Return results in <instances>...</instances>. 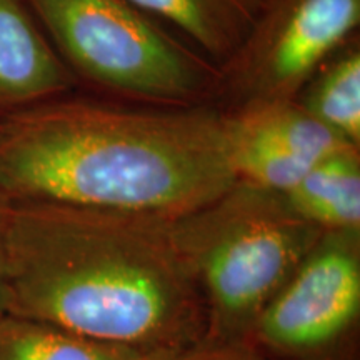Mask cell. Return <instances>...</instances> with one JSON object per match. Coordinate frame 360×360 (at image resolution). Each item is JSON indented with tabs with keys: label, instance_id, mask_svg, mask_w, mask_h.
I'll return each mask as SVG.
<instances>
[{
	"label": "cell",
	"instance_id": "5bb4252c",
	"mask_svg": "<svg viewBox=\"0 0 360 360\" xmlns=\"http://www.w3.org/2000/svg\"><path fill=\"white\" fill-rule=\"evenodd\" d=\"M13 202L0 191V315L6 314V274H7V238Z\"/></svg>",
	"mask_w": 360,
	"mask_h": 360
},
{
	"label": "cell",
	"instance_id": "277c9868",
	"mask_svg": "<svg viewBox=\"0 0 360 360\" xmlns=\"http://www.w3.org/2000/svg\"><path fill=\"white\" fill-rule=\"evenodd\" d=\"M77 84L152 107L217 103L220 69L130 0H25Z\"/></svg>",
	"mask_w": 360,
	"mask_h": 360
},
{
	"label": "cell",
	"instance_id": "30bf717a",
	"mask_svg": "<svg viewBox=\"0 0 360 360\" xmlns=\"http://www.w3.org/2000/svg\"><path fill=\"white\" fill-rule=\"evenodd\" d=\"M282 195L319 231H360V147L345 146L315 162Z\"/></svg>",
	"mask_w": 360,
	"mask_h": 360
},
{
	"label": "cell",
	"instance_id": "5b68a950",
	"mask_svg": "<svg viewBox=\"0 0 360 360\" xmlns=\"http://www.w3.org/2000/svg\"><path fill=\"white\" fill-rule=\"evenodd\" d=\"M247 344L276 360H360V231L322 232Z\"/></svg>",
	"mask_w": 360,
	"mask_h": 360
},
{
	"label": "cell",
	"instance_id": "7a4b0ae2",
	"mask_svg": "<svg viewBox=\"0 0 360 360\" xmlns=\"http://www.w3.org/2000/svg\"><path fill=\"white\" fill-rule=\"evenodd\" d=\"M6 314L167 359L202 344L205 312L172 219L13 202Z\"/></svg>",
	"mask_w": 360,
	"mask_h": 360
},
{
	"label": "cell",
	"instance_id": "9c48e42d",
	"mask_svg": "<svg viewBox=\"0 0 360 360\" xmlns=\"http://www.w3.org/2000/svg\"><path fill=\"white\" fill-rule=\"evenodd\" d=\"M222 69L257 24L269 0H130Z\"/></svg>",
	"mask_w": 360,
	"mask_h": 360
},
{
	"label": "cell",
	"instance_id": "4fadbf2b",
	"mask_svg": "<svg viewBox=\"0 0 360 360\" xmlns=\"http://www.w3.org/2000/svg\"><path fill=\"white\" fill-rule=\"evenodd\" d=\"M160 360H276L269 355L259 352L249 344H199L197 347L188 349L186 352L170 355Z\"/></svg>",
	"mask_w": 360,
	"mask_h": 360
},
{
	"label": "cell",
	"instance_id": "ba28073f",
	"mask_svg": "<svg viewBox=\"0 0 360 360\" xmlns=\"http://www.w3.org/2000/svg\"><path fill=\"white\" fill-rule=\"evenodd\" d=\"M79 87L25 0H0V119Z\"/></svg>",
	"mask_w": 360,
	"mask_h": 360
},
{
	"label": "cell",
	"instance_id": "8fae6325",
	"mask_svg": "<svg viewBox=\"0 0 360 360\" xmlns=\"http://www.w3.org/2000/svg\"><path fill=\"white\" fill-rule=\"evenodd\" d=\"M294 101L345 142L360 147V40L357 34L317 67Z\"/></svg>",
	"mask_w": 360,
	"mask_h": 360
},
{
	"label": "cell",
	"instance_id": "8992f818",
	"mask_svg": "<svg viewBox=\"0 0 360 360\" xmlns=\"http://www.w3.org/2000/svg\"><path fill=\"white\" fill-rule=\"evenodd\" d=\"M360 0H269L249 37L220 69L217 103L240 112L294 101L326 58L354 37Z\"/></svg>",
	"mask_w": 360,
	"mask_h": 360
},
{
	"label": "cell",
	"instance_id": "6da1fadb",
	"mask_svg": "<svg viewBox=\"0 0 360 360\" xmlns=\"http://www.w3.org/2000/svg\"><path fill=\"white\" fill-rule=\"evenodd\" d=\"M236 180L219 103L152 107L69 94L0 119V191L12 202L177 219Z\"/></svg>",
	"mask_w": 360,
	"mask_h": 360
},
{
	"label": "cell",
	"instance_id": "3957f363",
	"mask_svg": "<svg viewBox=\"0 0 360 360\" xmlns=\"http://www.w3.org/2000/svg\"><path fill=\"white\" fill-rule=\"evenodd\" d=\"M172 233L204 304L202 344L229 345L249 342L322 231L282 193L236 180L209 204L172 219Z\"/></svg>",
	"mask_w": 360,
	"mask_h": 360
},
{
	"label": "cell",
	"instance_id": "7c38bea8",
	"mask_svg": "<svg viewBox=\"0 0 360 360\" xmlns=\"http://www.w3.org/2000/svg\"><path fill=\"white\" fill-rule=\"evenodd\" d=\"M0 360H160L52 323L0 315Z\"/></svg>",
	"mask_w": 360,
	"mask_h": 360
},
{
	"label": "cell",
	"instance_id": "52a82bcc",
	"mask_svg": "<svg viewBox=\"0 0 360 360\" xmlns=\"http://www.w3.org/2000/svg\"><path fill=\"white\" fill-rule=\"evenodd\" d=\"M345 146L352 143L315 120L295 101L229 112L236 179L269 191H290L315 162Z\"/></svg>",
	"mask_w": 360,
	"mask_h": 360
}]
</instances>
